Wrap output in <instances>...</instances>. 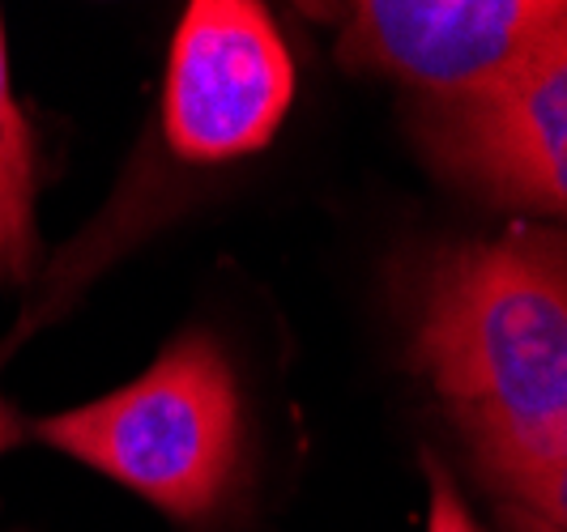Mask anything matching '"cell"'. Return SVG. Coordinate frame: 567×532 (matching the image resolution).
<instances>
[{
  "label": "cell",
  "mask_w": 567,
  "mask_h": 532,
  "mask_svg": "<svg viewBox=\"0 0 567 532\" xmlns=\"http://www.w3.org/2000/svg\"><path fill=\"white\" fill-rule=\"evenodd\" d=\"M410 358L474 469H499L567 426V226L512 222L426 264Z\"/></svg>",
  "instance_id": "6da1fadb"
},
{
  "label": "cell",
  "mask_w": 567,
  "mask_h": 532,
  "mask_svg": "<svg viewBox=\"0 0 567 532\" xmlns=\"http://www.w3.org/2000/svg\"><path fill=\"white\" fill-rule=\"evenodd\" d=\"M239 388L209 333H184L133 384L39 421V439L142 494L179 524H205L239 473Z\"/></svg>",
  "instance_id": "7a4b0ae2"
},
{
  "label": "cell",
  "mask_w": 567,
  "mask_h": 532,
  "mask_svg": "<svg viewBox=\"0 0 567 532\" xmlns=\"http://www.w3.org/2000/svg\"><path fill=\"white\" fill-rule=\"evenodd\" d=\"M295 64L274 18L248 0H197L171 39L163 133L188 163H230L278 133Z\"/></svg>",
  "instance_id": "3957f363"
},
{
  "label": "cell",
  "mask_w": 567,
  "mask_h": 532,
  "mask_svg": "<svg viewBox=\"0 0 567 532\" xmlns=\"http://www.w3.org/2000/svg\"><path fill=\"white\" fill-rule=\"evenodd\" d=\"M567 27V0H368L338 34V60L426 103L495 90Z\"/></svg>",
  "instance_id": "277c9868"
},
{
  "label": "cell",
  "mask_w": 567,
  "mask_h": 532,
  "mask_svg": "<svg viewBox=\"0 0 567 532\" xmlns=\"http://www.w3.org/2000/svg\"><path fill=\"white\" fill-rule=\"evenodd\" d=\"M419 137L435 167L491 205L567 218V27L495 90L423 103Z\"/></svg>",
  "instance_id": "5b68a950"
},
{
  "label": "cell",
  "mask_w": 567,
  "mask_h": 532,
  "mask_svg": "<svg viewBox=\"0 0 567 532\" xmlns=\"http://www.w3.org/2000/svg\"><path fill=\"white\" fill-rule=\"evenodd\" d=\"M34 145L9 85L0 30V281H27L34 269Z\"/></svg>",
  "instance_id": "8992f818"
},
{
  "label": "cell",
  "mask_w": 567,
  "mask_h": 532,
  "mask_svg": "<svg viewBox=\"0 0 567 532\" xmlns=\"http://www.w3.org/2000/svg\"><path fill=\"white\" fill-rule=\"evenodd\" d=\"M478 477L516 532H567V426Z\"/></svg>",
  "instance_id": "52a82bcc"
},
{
  "label": "cell",
  "mask_w": 567,
  "mask_h": 532,
  "mask_svg": "<svg viewBox=\"0 0 567 532\" xmlns=\"http://www.w3.org/2000/svg\"><path fill=\"white\" fill-rule=\"evenodd\" d=\"M426 481H431V511H426V532H483L474 524L470 507L461 503L453 477L440 460L426 456Z\"/></svg>",
  "instance_id": "ba28073f"
},
{
  "label": "cell",
  "mask_w": 567,
  "mask_h": 532,
  "mask_svg": "<svg viewBox=\"0 0 567 532\" xmlns=\"http://www.w3.org/2000/svg\"><path fill=\"white\" fill-rule=\"evenodd\" d=\"M4 439H9V418L0 414V444H4Z\"/></svg>",
  "instance_id": "9c48e42d"
}]
</instances>
